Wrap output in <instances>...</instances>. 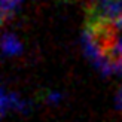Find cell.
I'll return each instance as SVG.
<instances>
[{
  "instance_id": "obj_1",
  "label": "cell",
  "mask_w": 122,
  "mask_h": 122,
  "mask_svg": "<svg viewBox=\"0 0 122 122\" xmlns=\"http://www.w3.org/2000/svg\"><path fill=\"white\" fill-rule=\"evenodd\" d=\"M81 43H82L85 57L92 63V66L101 75H104V76L113 75V63L107 57L103 39L94 27H88L86 30H83Z\"/></svg>"
},
{
  "instance_id": "obj_2",
  "label": "cell",
  "mask_w": 122,
  "mask_h": 122,
  "mask_svg": "<svg viewBox=\"0 0 122 122\" xmlns=\"http://www.w3.org/2000/svg\"><path fill=\"white\" fill-rule=\"evenodd\" d=\"M91 18L95 25L122 28V0H92Z\"/></svg>"
},
{
  "instance_id": "obj_3",
  "label": "cell",
  "mask_w": 122,
  "mask_h": 122,
  "mask_svg": "<svg viewBox=\"0 0 122 122\" xmlns=\"http://www.w3.org/2000/svg\"><path fill=\"white\" fill-rule=\"evenodd\" d=\"M2 113L6 115L8 110H16L20 113H25L28 110V103L25 100H22L16 92L8 91L6 88L2 89Z\"/></svg>"
},
{
  "instance_id": "obj_4",
  "label": "cell",
  "mask_w": 122,
  "mask_h": 122,
  "mask_svg": "<svg viewBox=\"0 0 122 122\" xmlns=\"http://www.w3.org/2000/svg\"><path fill=\"white\" fill-rule=\"evenodd\" d=\"M2 49L8 57H16L22 52V43L14 33H5L2 37Z\"/></svg>"
},
{
  "instance_id": "obj_5",
  "label": "cell",
  "mask_w": 122,
  "mask_h": 122,
  "mask_svg": "<svg viewBox=\"0 0 122 122\" xmlns=\"http://www.w3.org/2000/svg\"><path fill=\"white\" fill-rule=\"evenodd\" d=\"M22 0H2V20L8 21L21 8Z\"/></svg>"
},
{
  "instance_id": "obj_6",
  "label": "cell",
  "mask_w": 122,
  "mask_h": 122,
  "mask_svg": "<svg viewBox=\"0 0 122 122\" xmlns=\"http://www.w3.org/2000/svg\"><path fill=\"white\" fill-rule=\"evenodd\" d=\"M45 100H46V103H49V104H58V103L63 100V94L58 92V91H49V92L46 94Z\"/></svg>"
},
{
  "instance_id": "obj_7",
  "label": "cell",
  "mask_w": 122,
  "mask_h": 122,
  "mask_svg": "<svg viewBox=\"0 0 122 122\" xmlns=\"http://www.w3.org/2000/svg\"><path fill=\"white\" fill-rule=\"evenodd\" d=\"M113 75H119V76H122V60H119V61H113Z\"/></svg>"
},
{
  "instance_id": "obj_8",
  "label": "cell",
  "mask_w": 122,
  "mask_h": 122,
  "mask_svg": "<svg viewBox=\"0 0 122 122\" xmlns=\"http://www.w3.org/2000/svg\"><path fill=\"white\" fill-rule=\"evenodd\" d=\"M115 106H116V109L122 110V88H119V91L116 92V98H115Z\"/></svg>"
}]
</instances>
